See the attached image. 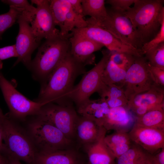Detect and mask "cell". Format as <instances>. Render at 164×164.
<instances>
[{"mask_svg": "<svg viewBox=\"0 0 164 164\" xmlns=\"http://www.w3.org/2000/svg\"><path fill=\"white\" fill-rule=\"evenodd\" d=\"M103 56L93 68L86 72L79 83L74 86L68 95L69 100L76 105L77 108L90 99L97 92L102 83V74L111 52L108 50L102 51Z\"/></svg>", "mask_w": 164, "mask_h": 164, "instance_id": "cell-8", "label": "cell"}, {"mask_svg": "<svg viewBox=\"0 0 164 164\" xmlns=\"http://www.w3.org/2000/svg\"><path fill=\"white\" fill-rule=\"evenodd\" d=\"M135 124L142 127L164 130V109L150 111L136 117Z\"/></svg>", "mask_w": 164, "mask_h": 164, "instance_id": "cell-24", "label": "cell"}, {"mask_svg": "<svg viewBox=\"0 0 164 164\" xmlns=\"http://www.w3.org/2000/svg\"><path fill=\"white\" fill-rule=\"evenodd\" d=\"M162 43H164V20L161 22L159 30L154 37L143 45L141 50L143 54L144 55L146 52Z\"/></svg>", "mask_w": 164, "mask_h": 164, "instance_id": "cell-34", "label": "cell"}, {"mask_svg": "<svg viewBox=\"0 0 164 164\" xmlns=\"http://www.w3.org/2000/svg\"><path fill=\"white\" fill-rule=\"evenodd\" d=\"M13 57H17L15 45L0 48V62Z\"/></svg>", "mask_w": 164, "mask_h": 164, "instance_id": "cell-37", "label": "cell"}, {"mask_svg": "<svg viewBox=\"0 0 164 164\" xmlns=\"http://www.w3.org/2000/svg\"><path fill=\"white\" fill-rule=\"evenodd\" d=\"M71 33L85 37L100 43L111 52L125 53L137 56L143 55L141 50L124 44L109 32L97 25H89L83 28L74 29Z\"/></svg>", "mask_w": 164, "mask_h": 164, "instance_id": "cell-12", "label": "cell"}, {"mask_svg": "<svg viewBox=\"0 0 164 164\" xmlns=\"http://www.w3.org/2000/svg\"><path fill=\"white\" fill-rule=\"evenodd\" d=\"M85 72V67L76 62L69 51L41 86L38 96L34 101L43 105L49 103L72 104L68 99V94L76 78Z\"/></svg>", "mask_w": 164, "mask_h": 164, "instance_id": "cell-1", "label": "cell"}, {"mask_svg": "<svg viewBox=\"0 0 164 164\" xmlns=\"http://www.w3.org/2000/svg\"><path fill=\"white\" fill-rule=\"evenodd\" d=\"M97 92L101 98L106 102L118 98L126 97L122 87L114 84H107L103 82Z\"/></svg>", "mask_w": 164, "mask_h": 164, "instance_id": "cell-29", "label": "cell"}, {"mask_svg": "<svg viewBox=\"0 0 164 164\" xmlns=\"http://www.w3.org/2000/svg\"><path fill=\"white\" fill-rule=\"evenodd\" d=\"M136 119L127 105L110 108L103 124L107 131L128 133L134 125Z\"/></svg>", "mask_w": 164, "mask_h": 164, "instance_id": "cell-17", "label": "cell"}, {"mask_svg": "<svg viewBox=\"0 0 164 164\" xmlns=\"http://www.w3.org/2000/svg\"><path fill=\"white\" fill-rule=\"evenodd\" d=\"M138 164H152L150 158V154L146 153L144 158Z\"/></svg>", "mask_w": 164, "mask_h": 164, "instance_id": "cell-42", "label": "cell"}, {"mask_svg": "<svg viewBox=\"0 0 164 164\" xmlns=\"http://www.w3.org/2000/svg\"><path fill=\"white\" fill-rule=\"evenodd\" d=\"M21 15L19 11L11 6L8 12L0 15V40L3 33L17 22Z\"/></svg>", "mask_w": 164, "mask_h": 164, "instance_id": "cell-31", "label": "cell"}, {"mask_svg": "<svg viewBox=\"0 0 164 164\" xmlns=\"http://www.w3.org/2000/svg\"><path fill=\"white\" fill-rule=\"evenodd\" d=\"M127 107L130 111L140 107H146L152 110L164 109V87L155 83L148 91L129 100Z\"/></svg>", "mask_w": 164, "mask_h": 164, "instance_id": "cell-20", "label": "cell"}, {"mask_svg": "<svg viewBox=\"0 0 164 164\" xmlns=\"http://www.w3.org/2000/svg\"><path fill=\"white\" fill-rule=\"evenodd\" d=\"M36 115L53 125L74 142L75 126L79 115L73 104L49 103L43 105Z\"/></svg>", "mask_w": 164, "mask_h": 164, "instance_id": "cell-10", "label": "cell"}, {"mask_svg": "<svg viewBox=\"0 0 164 164\" xmlns=\"http://www.w3.org/2000/svg\"><path fill=\"white\" fill-rule=\"evenodd\" d=\"M70 53L77 63L85 67L94 64L95 57L94 53L104 46L96 42L80 35L70 33Z\"/></svg>", "mask_w": 164, "mask_h": 164, "instance_id": "cell-15", "label": "cell"}, {"mask_svg": "<svg viewBox=\"0 0 164 164\" xmlns=\"http://www.w3.org/2000/svg\"><path fill=\"white\" fill-rule=\"evenodd\" d=\"M132 145L131 143H125L109 149L116 159L126 152Z\"/></svg>", "mask_w": 164, "mask_h": 164, "instance_id": "cell-38", "label": "cell"}, {"mask_svg": "<svg viewBox=\"0 0 164 164\" xmlns=\"http://www.w3.org/2000/svg\"><path fill=\"white\" fill-rule=\"evenodd\" d=\"M7 155L10 158L12 161V164H23L20 161L11 157L8 155Z\"/></svg>", "mask_w": 164, "mask_h": 164, "instance_id": "cell-44", "label": "cell"}, {"mask_svg": "<svg viewBox=\"0 0 164 164\" xmlns=\"http://www.w3.org/2000/svg\"><path fill=\"white\" fill-rule=\"evenodd\" d=\"M146 154L139 146L135 144L132 145L126 152L116 159L115 164H138Z\"/></svg>", "mask_w": 164, "mask_h": 164, "instance_id": "cell-27", "label": "cell"}, {"mask_svg": "<svg viewBox=\"0 0 164 164\" xmlns=\"http://www.w3.org/2000/svg\"><path fill=\"white\" fill-rule=\"evenodd\" d=\"M149 67L155 83L164 87V70L151 66L149 64Z\"/></svg>", "mask_w": 164, "mask_h": 164, "instance_id": "cell-36", "label": "cell"}, {"mask_svg": "<svg viewBox=\"0 0 164 164\" xmlns=\"http://www.w3.org/2000/svg\"><path fill=\"white\" fill-rule=\"evenodd\" d=\"M110 109L105 100L101 98L95 100L89 99L77 108V111L80 115L90 118L102 126Z\"/></svg>", "mask_w": 164, "mask_h": 164, "instance_id": "cell-21", "label": "cell"}, {"mask_svg": "<svg viewBox=\"0 0 164 164\" xmlns=\"http://www.w3.org/2000/svg\"><path fill=\"white\" fill-rule=\"evenodd\" d=\"M84 16L73 11L71 9L67 13L62 27L60 29V36L69 38L71 36L70 32L74 29H82L88 26Z\"/></svg>", "mask_w": 164, "mask_h": 164, "instance_id": "cell-25", "label": "cell"}, {"mask_svg": "<svg viewBox=\"0 0 164 164\" xmlns=\"http://www.w3.org/2000/svg\"><path fill=\"white\" fill-rule=\"evenodd\" d=\"M26 132L37 152L63 150L77 147L59 129L38 116H32Z\"/></svg>", "mask_w": 164, "mask_h": 164, "instance_id": "cell-5", "label": "cell"}, {"mask_svg": "<svg viewBox=\"0 0 164 164\" xmlns=\"http://www.w3.org/2000/svg\"><path fill=\"white\" fill-rule=\"evenodd\" d=\"M50 9L56 26L60 29L71 8L68 0H49Z\"/></svg>", "mask_w": 164, "mask_h": 164, "instance_id": "cell-26", "label": "cell"}, {"mask_svg": "<svg viewBox=\"0 0 164 164\" xmlns=\"http://www.w3.org/2000/svg\"><path fill=\"white\" fill-rule=\"evenodd\" d=\"M3 114H4L0 108V154H1L4 145V143L3 142V138L2 126V118Z\"/></svg>", "mask_w": 164, "mask_h": 164, "instance_id": "cell-41", "label": "cell"}, {"mask_svg": "<svg viewBox=\"0 0 164 164\" xmlns=\"http://www.w3.org/2000/svg\"><path fill=\"white\" fill-rule=\"evenodd\" d=\"M1 1L16 9L29 22L36 11V8L26 0H3Z\"/></svg>", "mask_w": 164, "mask_h": 164, "instance_id": "cell-30", "label": "cell"}, {"mask_svg": "<svg viewBox=\"0 0 164 164\" xmlns=\"http://www.w3.org/2000/svg\"><path fill=\"white\" fill-rule=\"evenodd\" d=\"M126 73V71L117 66L110 56L102 74V82L107 84H114L122 87Z\"/></svg>", "mask_w": 164, "mask_h": 164, "instance_id": "cell-23", "label": "cell"}, {"mask_svg": "<svg viewBox=\"0 0 164 164\" xmlns=\"http://www.w3.org/2000/svg\"><path fill=\"white\" fill-rule=\"evenodd\" d=\"M17 22L19 30L15 46L17 57L13 66L21 62L28 69L32 61V54L41 41L35 36L30 23L24 17L20 15Z\"/></svg>", "mask_w": 164, "mask_h": 164, "instance_id": "cell-13", "label": "cell"}, {"mask_svg": "<svg viewBox=\"0 0 164 164\" xmlns=\"http://www.w3.org/2000/svg\"><path fill=\"white\" fill-rule=\"evenodd\" d=\"M86 164H88V163H87H87Z\"/></svg>", "mask_w": 164, "mask_h": 164, "instance_id": "cell-47", "label": "cell"}, {"mask_svg": "<svg viewBox=\"0 0 164 164\" xmlns=\"http://www.w3.org/2000/svg\"><path fill=\"white\" fill-rule=\"evenodd\" d=\"M83 15H89L88 21L99 22L106 18L107 15V9L104 0H82Z\"/></svg>", "mask_w": 164, "mask_h": 164, "instance_id": "cell-22", "label": "cell"}, {"mask_svg": "<svg viewBox=\"0 0 164 164\" xmlns=\"http://www.w3.org/2000/svg\"><path fill=\"white\" fill-rule=\"evenodd\" d=\"M1 154L5 158V161L3 164H12L10 158L4 152H2Z\"/></svg>", "mask_w": 164, "mask_h": 164, "instance_id": "cell-43", "label": "cell"}, {"mask_svg": "<svg viewBox=\"0 0 164 164\" xmlns=\"http://www.w3.org/2000/svg\"><path fill=\"white\" fill-rule=\"evenodd\" d=\"M104 140L110 149L124 144L131 143L132 142L128 133L117 132L106 135Z\"/></svg>", "mask_w": 164, "mask_h": 164, "instance_id": "cell-32", "label": "cell"}, {"mask_svg": "<svg viewBox=\"0 0 164 164\" xmlns=\"http://www.w3.org/2000/svg\"><path fill=\"white\" fill-rule=\"evenodd\" d=\"M5 161V158L2 154H0V164H3Z\"/></svg>", "mask_w": 164, "mask_h": 164, "instance_id": "cell-45", "label": "cell"}, {"mask_svg": "<svg viewBox=\"0 0 164 164\" xmlns=\"http://www.w3.org/2000/svg\"><path fill=\"white\" fill-rule=\"evenodd\" d=\"M8 114L2 118L3 151L15 159L34 164L37 151L26 130L16 123Z\"/></svg>", "mask_w": 164, "mask_h": 164, "instance_id": "cell-4", "label": "cell"}, {"mask_svg": "<svg viewBox=\"0 0 164 164\" xmlns=\"http://www.w3.org/2000/svg\"><path fill=\"white\" fill-rule=\"evenodd\" d=\"M155 83L144 55L135 56L126 71L122 87L128 101L148 91Z\"/></svg>", "mask_w": 164, "mask_h": 164, "instance_id": "cell-9", "label": "cell"}, {"mask_svg": "<svg viewBox=\"0 0 164 164\" xmlns=\"http://www.w3.org/2000/svg\"><path fill=\"white\" fill-rule=\"evenodd\" d=\"M152 164H164V148L155 155L150 154Z\"/></svg>", "mask_w": 164, "mask_h": 164, "instance_id": "cell-39", "label": "cell"}, {"mask_svg": "<svg viewBox=\"0 0 164 164\" xmlns=\"http://www.w3.org/2000/svg\"><path fill=\"white\" fill-rule=\"evenodd\" d=\"M71 9L76 13L84 16L81 4L82 0H68Z\"/></svg>", "mask_w": 164, "mask_h": 164, "instance_id": "cell-40", "label": "cell"}, {"mask_svg": "<svg viewBox=\"0 0 164 164\" xmlns=\"http://www.w3.org/2000/svg\"><path fill=\"white\" fill-rule=\"evenodd\" d=\"M0 88L9 108V115L16 121H25L38 114L43 104L32 101L18 91L0 71Z\"/></svg>", "mask_w": 164, "mask_h": 164, "instance_id": "cell-7", "label": "cell"}, {"mask_svg": "<svg viewBox=\"0 0 164 164\" xmlns=\"http://www.w3.org/2000/svg\"><path fill=\"white\" fill-rule=\"evenodd\" d=\"M135 0H108L106 2L111 6V8L116 10L125 12L134 4Z\"/></svg>", "mask_w": 164, "mask_h": 164, "instance_id": "cell-35", "label": "cell"}, {"mask_svg": "<svg viewBox=\"0 0 164 164\" xmlns=\"http://www.w3.org/2000/svg\"><path fill=\"white\" fill-rule=\"evenodd\" d=\"M3 67V63L2 62H0V70Z\"/></svg>", "mask_w": 164, "mask_h": 164, "instance_id": "cell-46", "label": "cell"}, {"mask_svg": "<svg viewBox=\"0 0 164 164\" xmlns=\"http://www.w3.org/2000/svg\"><path fill=\"white\" fill-rule=\"evenodd\" d=\"M107 132L105 129L96 140L81 148L88 164H115L116 158L104 141Z\"/></svg>", "mask_w": 164, "mask_h": 164, "instance_id": "cell-18", "label": "cell"}, {"mask_svg": "<svg viewBox=\"0 0 164 164\" xmlns=\"http://www.w3.org/2000/svg\"><path fill=\"white\" fill-rule=\"evenodd\" d=\"M144 55L150 66L164 70V43L148 50Z\"/></svg>", "mask_w": 164, "mask_h": 164, "instance_id": "cell-28", "label": "cell"}, {"mask_svg": "<svg viewBox=\"0 0 164 164\" xmlns=\"http://www.w3.org/2000/svg\"><path fill=\"white\" fill-rule=\"evenodd\" d=\"M111 52L110 58L112 60L117 66L126 71L133 61L135 56H137L124 53Z\"/></svg>", "mask_w": 164, "mask_h": 164, "instance_id": "cell-33", "label": "cell"}, {"mask_svg": "<svg viewBox=\"0 0 164 164\" xmlns=\"http://www.w3.org/2000/svg\"><path fill=\"white\" fill-rule=\"evenodd\" d=\"M69 39L60 37L46 40L40 46L28 69L41 86L65 57L70 49Z\"/></svg>", "mask_w": 164, "mask_h": 164, "instance_id": "cell-3", "label": "cell"}, {"mask_svg": "<svg viewBox=\"0 0 164 164\" xmlns=\"http://www.w3.org/2000/svg\"><path fill=\"white\" fill-rule=\"evenodd\" d=\"M163 0H135L125 12L139 35L143 45L153 39L164 20Z\"/></svg>", "mask_w": 164, "mask_h": 164, "instance_id": "cell-2", "label": "cell"}, {"mask_svg": "<svg viewBox=\"0 0 164 164\" xmlns=\"http://www.w3.org/2000/svg\"><path fill=\"white\" fill-rule=\"evenodd\" d=\"M128 133L132 142L151 155L164 148V130L135 124Z\"/></svg>", "mask_w": 164, "mask_h": 164, "instance_id": "cell-14", "label": "cell"}, {"mask_svg": "<svg viewBox=\"0 0 164 164\" xmlns=\"http://www.w3.org/2000/svg\"><path fill=\"white\" fill-rule=\"evenodd\" d=\"M107 15L99 22L86 21L88 25L101 27L112 34L124 44L138 49L143 46L140 37L124 12L111 8L107 9Z\"/></svg>", "mask_w": 164, "mask_h": 164, "instance_id": "cell-6", "label": "cell"}, {"mask_svg": "<svg viewBox=\"0 0 164 164\" xmlns=\"http://www.w3.org/2000/svg\"><path fill=\"white\" fill-rule=\"evenodd\" d=\"M105 128L87 117L78 115L74 131V142L79 148L96 140Z\"/></svg>", "mask_w": 164, "mask_h": 164, "instance_id": "cell-19", "label": "cell"}, {"mask_svg": "<svg viewBox=\"0 0 164 164\" xmlns=\"http://www.w3.org/2000/svg\"><path fill=\"white\" fill-rule=\"evenodd\" d=\"M86 155L77 147L54 151L37 152L34 164H86Z\"/></svg>", "mask_w": 164, "mask_h": 164, "instance_id": "cell-16", "label": "cell"}, {"mask_svg": "<svg viewBox=\"0 0 164 164\" xmlns=\"http://www.w3.org/2000/svg\"><path fill=\"white\" fill-rule=\"evenodd\" d=\"M36 5V11L29 23L36 37L41 41L61 37L60 30L56 28L47 0H32Z\"/></svg>", "mask_w": 164, "mask_h": 164, "instance_id": "cell-11", "label": "cell"}]
</instances>
